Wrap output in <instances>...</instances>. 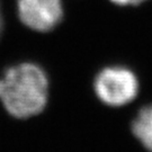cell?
<instances>
[{"mask_svg":"<svg viewBox=\"0 0 152 152\" xmlns=\"http://www.w3.org/2000/svg\"><path fill=\"white\" fill-rule=\"evenodd\" d=\"M139 83L129 69L113 66L99 72L95 80L98 98L109 106H122L132 102L137 95Z\"/></svg>","mask_w":152,"mask_h":152,"instance_id":"2","label":"cell"},{"mask_svg":"<svg viewBox=\"0 0 152 152\" xmlns=\"http://www.w3.org/2000/svg\"><path fill=\"white\" fill-rule=\"evenodd\" d=\"M132 131L142 145L152 152V106L140 110L132 124Z\"/></svg>","mask_w":152,"mask_h":152,"instance_id":"4","label":"cell"},{"mask_svg":"<svg viewBox=\"0 0 152 152\" xmlns=\"http://www.w3.org/2000/svg\"><path fill=\"white\" fill-rule=\"evenodd\" d=\"M17 7L23 24L37 32L51 31L63 15L61 0H18Z\"/></svg>","mask_w":152,"mask_h":152,"instance_id":"3","label":"cell"},{"mask_svg":"<svg viewBox=\"0 0 152 152\" xmlns=\"http://www.w3.org/2000/svg\"><path fill=\"white\" fill-rule=\"evenodd\" d=\"M48 78L32 63L12 66L0 79V99L7 112L17 118L39 114L48 102Z\"/></svg>","mask_w":152,"mask_h":152,"instance_id":"1","label":"cell"},{"mask_svg":"<svg viewBox=\"0 0 152 152\" xmlns=\"http://www.w3.org/2000/svg\"><path fill=\"white\" fill-rule=\"evenodd\" d=\"M1 28H2V18H1V12H0V32H1Z\"/></svg>","mask_w":152,"mask_h":152,"instance_id":"6","label":"cell"},{"mask_svg":"<svg viewBox=\"0 0 152 152\" xmlns=\"http://www.w3.org/2000/svg\"><path fill=\"white\" fill-rule=\"evenodd\" d=\"M113 1L114 4H117V5L121 6H127V5H139L145 0H110Z\"/></svg>","mask_w":152,"mask_h":152,"instance_id":"5","label":"cell"}]
</instances>
